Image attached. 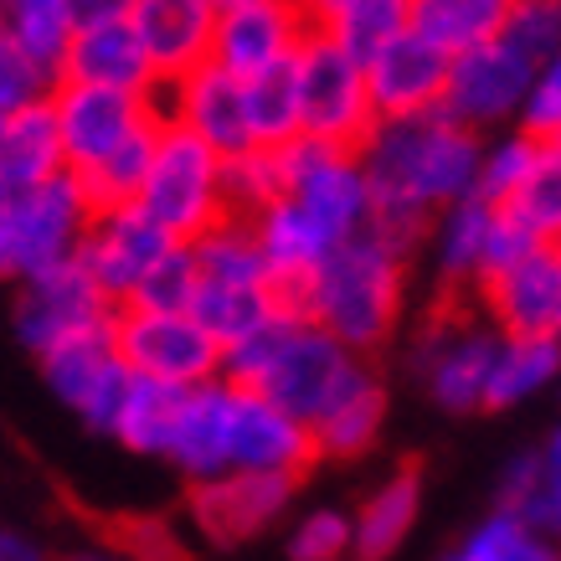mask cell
<instances>
[{"mask_svg": "<svg viewBox=\"0 0 561 561\" xmlns=\"http://www.w3.org/2000/svg\"><path fill=\"white\" fill-rule=\"evenodd\" d=\"M505 206H511L541 242H561V150L557 145H541L536 171L526 175V186L515 191Z\"/></svg>", "mask_w": 561, "mask_h": 561, "instance_id": "40", "label": "cell"}, {"mask_svg": "<svg viewBox=\"0 0 561 561\" xmlns=\"http://www.w3.org/2000/svg\"><path fill=\"white\" fill-rule=\"evenodd\" d=\"M536 454H541V490L530 494V505L520 515H526L530 526H541L551 541H561V417Z\"/></svg>", "mask_w": 561, "mask_h": 561, "instance_id": "47", "label": "cell"}, {"mask_svg": "<svg viewBox=\"0 0 561 561\" xmlns=\"http://www.w3.org/2000/svg\"><path fill=\"white\" fill-rule=\"evenodd\" d=\"M505 5L511 0H412L408 32L433 42L443 57H459V51L484 47L500 36Z\"/></svg>", "mask_w": 561, "mask_h": 561, "instance_id": "30", "label": "cell"}, {"mask_svg": "<svg viewBox=\"0 0 561 561\" xmlns=\"http://www.w3.org/2000/svg\"><path fill=\"white\" fill-rule=\"evenodd\" d=\"M551 145H557V150H561V135H557V139H551Z\"/></svg>", "mask_w": 561, "mask_h": 561, "instance_id": "57", "label": "cell"}, {"mask_svg": "<svg viewBox=\"0 0 561 561\" xmlns=\"http://www.w3.org/2000/svg\"><path fill=\"white\" fill-rule=\"evenodd\" d=\"M278 160H284V196L248 221L263 248L273 289H289L320 268L341 242L371 227V186L356 150H335L305 135L278 145Z\"/></svg>", "mask_w": 561, "mask_h": 561, "instance_id": "2", "label": "cell"}, {"mask_svg": "<svg viewBox=\"0 0 561 561\" xmlns=\"http://www.w3.org/2000/svg\"><path fill=\"white\" fill-rule=\"evenodd\" d=\"M551 341H557V345H561V314H557V330H551Z\"/></svg>", "mask_w": 561, "mask_h": 561, "instance_id": "53", "label": "cell"}, {"mask_svg": "<svg viewBox=\"0 0 561 561\" xmlns=\"http://www.w3.org/2000/svg\"><path fill=\"white\" fill-rule=\"evenodd\" d=\"M211 21H217L211 0H135L129 26L150 57L154 83L165 88L191 68L211 62Z\"/></svg>", "mask_w": 561, "mask_h": 561, "instance_id": "21", "label": "cell"}, {"mask_svg": "<svg viewBox=\"0 0 561 561\" xmlns=\"http://www.w3.org/2000/svg\"><path fill=\"white\" fill-rule=\"evenodd\" d=\"M51 83H57V78H51L47 68H36L32 57L0 32V124L11 119V114H21V108L42 103L51 93Z\"/></svg>", "mask_w": 561, "mask_h": 561, "instance_id": "44", "label": "cell"}, {"mask_svg": "<svg viewBox=\"0 0 561 561\" xmlns=\"http://www.w3.org/2000/svg\"><path fill=\"white\" fill-rule=\"evenodd\" d=\"M536 490H541V454L536 448H520V454H511V459L500 463V474H494V505L500 511L520 515Z\"/></svg>", "mask_w": 561, "mask_h": 561, "instance_id": "48", "label": "cell"}, {"mask_svg": "<svg viewBox=\"0 0 561 561\" xmlns=\"http://www.w3.org/2000/svg\"><path fill=\"white\" fill-rule=\"evenodd\" d=\"M551 253H557V263H561V242H551Z\"/></svg>", "mask_w": 561, "mask_h": 561, "instance_id": "54", "label": "cell"}, {"mask_svg": "<svg viewBox=\"0 0 561 561\" xmlns=\"http://www.w3.org/2000/svg\"><path fill=\"white\" fill-rule=\"evenodd\" d=\"M408 16H412V0H335L314 32H324L335 47H345L351 57H371L376 47H387L391 36L408 32Z\"/></svg>", "mask_w": 561, "mask_h": 561, "instance_id": "33", "label": "cell"}, {"mask_svg": "<svg viewBox=\"0 0 561 561\" xmlns=\"http://www.w3.org/2000/svg\"><path fill=\"white\" fill-rule=\"evenodd\" d=\"M490 217H494V206L484 202V196L448 202L443 211L427 217L423 242H417V248L427 253V268H433V278H438L443 294H474Z\"/></svg>", "mask_w": 561, "mask_h": 561, "instance_id": "25", "label": "cell"}, {"mask_svg": "<svg viewBox=\"0 0 561 561\" xmlns=\"http://www.w3.org/2000/svg\"><path fill=\"white\" fill-rule=\"evenodd\" d=\"M154 135H160V124H154V129H145V135H135L129 145H119L114 154H103V160L93 165V171L78 175V186L88 191V202H93V211H103V206H124V202H135L139 181H145V171H150Z\"/></svg>", "mask_w": 561, "mask_h": 561, "instance_id": "38", "label": "cell"}, {"mask_svg": "<svg viewBox=\"0 0 561 561\" xmlns=\"http://www.w3.org/2000/svg\"><path fill=\"white\" fill-rule=\"evenodd\" d=\"M5 196H11V191H5V186H0V202H5Z\"/></svg>", "mask_w": 561, "mask_h": 561, "instance_id": "56", "label": "cell"}, {"mask_svg": "<svg viewBox=\"0 0 561 561\" xmlns=\"http://www.w3.org/2000/svg\"><path fill=\"white\" fill-rule=\"evenodd\" d=\"M114 345H119L124 366L135 376L165 381V387L186 391L221 376V345L206 335L191 309H114Z\"/></svg>", "mask_w": 561, "mask_h": 561, "instance_id": "7", "label": "cell"}, {"mask_svg": "<svg viewBox=\"0 0 561 561\" xmlns=\"http://www.w3.org/2000/svg\"><path fill=\"white\" fill-rule=\"evenodd\" d=\"M0 32L11 36L36 68H47L57 78V62L68 51L72 21L62 0H0Z\"/></svg>", "mask_w": 561, "mask_h": 561, "instance_id": "36", "label": "cell"}, {"mask_svg": "<svg viewBox=\"0 0 561 561\" xmlns=\"http://www.w3.org/2000/svg\"><path fill=\"white\" fill-rule=\"evenodd\" d=\"M36 371H42L47 391L78 417V423L93 427V433H108L114 408H119L124 387H129V366H124L108 324L42 351V356H36Z\"/></svg>", "mask_w": 561, "mask_h": 561, "instance_id": "14", "label": "cell"}, {"mask_svg": "<svg viewBox=\"0 0 561 561\" xmlns=\"http://www.w3.org/2000/svg\"><path fill=\"white\" fill-rule=\"evenodd\" d=\"M454 551H459V561H561V541H551L526 515L500 511V505L474 530H463V541Z\"/></svg>", "mask_w": 561, "mask_h": 561, "instance_id": "34", "label": "cell"}, {"mask_svg": "<svg viewBox=\"0 0 561 561\" xmlns=\"http://www.w3.org/2000/svg\"><path fill=\"white\" fill-rule=\"evenodd\" d=\"M227 408H232V381L227 376H211L202 387L181 391L160 463H171L186 484L227 474Z\"/></svg>", "mask_w": 561, "mask_h": 561, "instance_id": "22", "label": "cell"}, {"mask_svg": "<svg viewBox=\"0 0 561 561\" xmlns=\"http://www.w3.org/2000/svg\"><path fill=\"white\" fill-rule=\"evenodd\" d=\"M62 5H68L72 32L103 26V21H129V11H135V0H62Z\"/></svg>", "mask_w": 561, "mask_h": 561, "instance_id": "49", "label": "cell"}, {"mask_svg": "<svg viewBox=\"0 0 561 561\" xmlns=\"http://www.w3.org/2000/svg\"><path fill=\"white\" fill-rule=\"evenodd\" d=\"M294 494H299V479H289V474H238V469H227V474H211L202 484H191L186 515L202 541L242 546L278 526L289 515Z\"/></svg>", "mask_w": 561, "mask_h": 561, "instance_id": "13", "label": "cell"}, {"mask_svg": "<svg viewBox=\"0 0 561 561\" xmlns=\"http://www.w3.org/2000/svg\"><path fill=\"white\" fill-rule=\"evenodd\" d=\"M93 221V202L78 186V175H51L42 186L5 196V242H11V284L26 273L72 263Z\"/></svg>", "mask_w": 561, "mask_h": 561, "instance_id": "9", "label": "cell"}, {"mask_svg": "<svg viewBox=\"0 0 561 561\" xmlns=\"http://www.w3.org/2000/svg\"><path fill=\"white\" fill-rule=\"evenodd\" d=\"M500 42H511L526 62H546L561 51V5L557 0H511Z\"/></svg>", "mask_w": 561, "mask_h": 561, "instance_id": "41", "label": "cell"}, {"mask_svg": "<svg viewBox=\"0 0 561 561\" xmlns=\"http://www.w3.org/2000/svg\"><path fill=\"white\" fill-rule=\"evenodd\" d=\"M515 129L536 135L541 145H551L561 135V51L536 62L526 99H520V114H515Z\"/></svg>", "mask_w": 561, "mask_h": 561, "instance_id": "45", "label": "cell"}, {"mask_svg": "<svg viewBox=\"0 0 561 561\" xmlns=\"http://www.w3.org/2000/svg\"><path fill=\"white\" fill-rule=\"evenodd\" d=\"M160 114L175 124V129H186L206 145V150H217L221 160H232L253 145V129H248V99H242V78L238 72L217 68V62H202V68H191L186 78H175L165 83L160 93Z\"/></svg>", "mask_w": 561, "mask_h": 561, "instance_id": "18", "label": "cell"}, {"mask_svg": "<svg viewBox=\"0 0 561 561\" xmlns=\"http://www.w3.org/2000/svg\"><path fill=\"white\" fill-rule=\"evenodd\" d=\"M186 248L191 263H196V278H206V284H273L263 248L253 238V221L238 217V211L211 221L202 238H191Z\"/></svg>", "mask_w": 561, "mask_h": 561, "instance_id": "32", "label": "cell"}, {"mask_svg": "<svg viewBox=\"0 0 561 561\" xmlns=\"http://www.w3.org/2000/svg\"><path fill=\"white\" fill-rule=\"evenodd\" d=\"M530 72L536 62H526L511 42H484V47H469L459 57H448V78H443V114L463 129H474L479 139L500 135V129H515V114H520V99L530 88Z\"/></svg>", "mask_w": 561, "mask_h": 561, "instance_id": "12", "label": "cell"}, {"mask_svg": "<svg viewBox=\"0 0 561 561\" xmlns=\"http://www.w3.org/2000/svg\"><path fill=\"white\" fill-rule=\"evenodd\" d=\"M561 381V345L551 335H500L484 387V412L526 408L530 397H541Z\"/></svg>", "mask_w": 561, "mask_h": 561, "instance_id": "27", "label": "cell"}, {"mask_svg": "<svg viewBox=\"0 0 561 561\" xmlns=\"http://www.w3.org/2000/svg\"><path fill=\"white\" fill-rule=\"evenodd\" d=\"M557 387H561V381H557Z\"/></svg>", "mask_w": 561, "mask_h": 561, "instance_id": "58", "label": "cell"}, {"mask_svg": "<svg viewBox=\"0 0 561 561\" xmlns=\"http://www.w3.org/2000/svg\"><path fill=\"white\" fill-rule=\"evenodd\" d=\"M175 402H181L175 387L129 371V387H124L119 408H114V423H108L103 438H114L124 454H135V459H160V454H165V438H171Z\"/></svg>", "mask_w": 561, "mask_h": 561, "instance_id": "31", "label": "cell"}, {"mask_svg": "<svg viewBox=\"0 0 561 561\" xmlns=\"http://www.w3.org/2000/svg\"><path fill=\"white\" fill-rule=\"evenodd\" d=\"M191 314H196V324H202L221 351H232V345H242L248 335H257L263 324L278 320V314H284V299H278L273 284H206V278H196Z\"/></svg>", "mask_w": 561, "mask_h": 561, "instance_id": "28", "label": "cell"}, {"mask_svg": "<svg viewBox=\"0 0 561 561\" xmlns=\"http://www.w3.org/2000/svg\"><path fill=\"white\" fill-rule=\"evenodd\" d=\"M305 36L309 16L299 0H232V5H217V21H211V62L238 78H253L294 57Z\"/></svg>", "mask_w": 561, "mask_h": 561, "instance_id": "17", "label": "cell"}, {"mask_svg": "<svg viewBox=\"0 0 561 561\" xmlns=\"http://www.w3.org/2000/svg\"><path fill=\"white\" fill-rule=\"evenodd\" d=\"M47 108L57 119V139H62V165L68 175L93 171L103 154H114L135 135L154 129L165 119L154 93H119V88H93V83H51Z\"/></svg>", "mask_w": 561, "mask_h": 561, "instance_id": "8", "label": "cell"}, {"mask_svg": "<svg viewBox=\"0 0 561 561\" xmlns=\"http://www.w3.org/2000/svg\"><path fill=\"white\" fill-rule=\"evenodd\" d=\"M536 248H551V242L536 238L511 206H494L490 232H484V257H479V284H484L490 273H500V268H511V263H520V257H530Z\"/></svg>", "mask_w": 561, "mask_h": 561, "instance_id": "46", "label": "cell"}, {"mask_svg": "<svg viewBox=\"0 0 561 561\" xmlns=\"http://www.w3.org/2000/svg\"><path fill=\"white\" fill-rule=\"evenodd\" d=\"M221 160L217 150H206L196 135L175 129L171 119H160L154 135L150 171L135 191V206L150 221H160L175 242L202 238L211 221L227 217V181H221Z\"/></svg>", "mask_w": 561, "mask_h": 561, "instance_id": "5", "label": "cell"}, {"mask_svg": "<svg viewBox=\"0 0 561 561\" xmlns=\"http://www.w3.org/2000/svg\"><path fill=\"white\" fill-rule=\"evenodd\" d=\"M289 561H351V511L314 505L289 520Z\"/></svg>", "mask_w": 561, "mask_h": 561, "instance_id": "42", "label": "cell"}, {"mask_svg": "<svg viewBox=\"0 0 561 561\" xmlns=\"http://www.w3.org/2000/svg\"><path fill=\"white\" fill-rule=\"evenodd\" d=\"M479 150L484 139L454 124L443 108L412 119H376L371 135L356 145L371 186V232L397 242L402 253H417L427 217L474 196Z\"/></svg>", "mask_w": 561, "mask_h": 561, "instance_id": "1", "label": "cell"}, {"mask_svg": "<svg viewBox=\"0 0 561 561\" xmlns=\"http://www.w3.org/2000/svg\"><path fill=\"white\" fill-rule=\"evenodd\" d=\"M408 268L412 253H402L397 242H387L381 232L366 227L351 242H341L314 273H305L299 284L278 289V299H284V309L314 320L324 335H335L345 351L371 356L402 324Z\"/></svg>", "mask_w": 561, "mask_h": 561, "instance_id": "3", "label": "cell"}, {"mask_svg": "<svg viewBox=\"0 0 561 561\" xmlns=\"http://www.w3.org/2000/svg\"><path fill=\"white\" fill-rule=\"evenodd\" d=\"M62 171H68L62 165V139H57V119H51L47 99L0 124V186L5 191L42 186V181Z\"/></svg>", "mask_w": 561, "mask_h": 561, "instance_id": "29", "label": "cell"}, {"mask_svg": "<svg viewBox=\"0 0 561 561\" xmlns=\"http://www.w3.org/2000/svg\"><path fill=\"white\" fill-rule=\"evenodd\" d=\"M294 88H299V135L356 150L371 135V99H366V68L360 57L335 47L324 32L309 26V36L294 51Z\"/></svg>", "mask_w": 561, "mask_h": 561, "instance_id": "6", "label": "cell"}, {"mask_svg": "<svg viewBox=\"0 0 561 561\" xmlns=\"http://www.w3.org/2000/svg\"><path fill=\"white\" fill-rule=\"evenodd\" d=\"M423 515V474L397 469L351 511V561H387L402 551Z\"/></svg>", "mask_w": 561, "mask_h": 561, "instance_id": "26", "label": "cell"}, {"mask_svg": "<svg viewBox=\"0 0 561 561\" xmlns=\"http://www.w3.org/2000/svg\"><path fill=\"white\" fill-rule=\"evenodd\" d=\"M51 561H135V557L114 541H83V546H72V551H62V557H51Z\"/></svg>", "mask_w": 561, "mask_h": 561, "instance_id": "51", "label": "cell"}, {"mask_svg": "<svg viewBox=\"0 0 561 561\" xmlns=\"http://www.w3.org/2000/svg\"><path fill=\"white\" fill-rule=\"evenodd\" d=\"M557 5H561V0H557Z\"/></svg>", "mask_w": 561, "mask_h": 561, "instance_id": "59", "label": "cell"}, {"mask_svg": "<svg viewBox=\"0 0 561 561\" xmlns=\"http://www.w3.org/2000/svg\"><path fill=\"white\" fill-rule=\"evenodd\" d=\"M494 351H500V330L479 309L474 314L454 309V314H438L433 324H423V335L412 345V366L423 376L427 397L443 412L463 417V412H484Z\"/></svg>", "mask_w": 561, "mask_h": 561, "instance_id": "10", "label": "cell"}, {"mask_svg": "<svg viewBox=\"0 0 561 561\" xmlns=\"http://www.w3.org/2000/svg\"><path fill=\"white\" fill-rule=\"evenodd\" d=\"M381 427H387V387H381V376H376L371 356H366L356 371L345 376V387L314 412L309 438H314L320 459H360V454L376 448Z\"/></svg>", "mask_w": 561, "mask_h": 561, "instance_id": "24", "label": "cell"}, {"mask_svg": "<svg viewBox=\"0 0 561 561\" xmlns=\"http://www.w3.org/2000/svg\"><path fill=\"white\" fill-rule=\"evenodd\" d=\"M171 248H175V238L160 221H150L135 202H124V206L93 211V221H88V232H83V248H78V263H83V273L99 284L103 299L114 309H124L135 299L139 278L171 253Z\"/></svg>", "mask_w": 561, "mask_h": 561, "instance_id": "15", "label": "cell"}, {"mask_svg": "<svg viewBox=\"0 0 561 561\" xmlns=\"http://www.w3.org/2000/svg\"><path fill=\"white\" fill-rule=\"evenodd\" d=\"M114 320V305L99 294V284L83 273V263H57V268L26 273L16 278V305H11V330L26 356H42L51 345L88 335L99 324Z\"/></svg>", "mask_w": 561, "mask_h": 561, "instance_id": "11", "label": "cell"}, {"mask_svg": "<svg viewBox=\"0 0 561 561\" xmlns=\"http://www.w3.org/2000/svg\"><path fill=\"white\" fill-rule=\"evenodd\" d=\"M366 356L345 351L335 335H324L314 320L284 309L273 324H263L257 335L242 345L221 351V376L238 387L263 391L268 402L294 412L299 423H314V412L345 387V376L356 371Z\"/></svg>", "mask_w": 561, "mask_h": 561, "instance_id": "4", "label": "cell"}, {"mask_svg": "<svg viewBox=\"0 0 561 561\" xmlns=\"http://www.w3.org/2000/svg\"><path fill=\"white\" fill-rule=\"evenodd\" d=\"M242 99H248V129H253V145H289V139H299L294 57L253 72V78H242Z\"/></svg>", "mask_w": 561, "mask_h": 561, "instance_id": "35", "label": "cell"}, {"mask_svg": "<svg viewBox=\"0 0 561 561\" xmlns=\"http://www.w3.org/2000/svg\"><path fill=\"white\" fill-rule=\"evenodd\" d=\"M62 83H93V88H119V93H160L150 72V57L139 47L129 21H103L68 36V51L57 62Z\"/></svg>", "mask_w": 561, "mask_h": 561, "instance_id": "23", "label": "cell"}, {"mask_svg": "<svg viewBox=\"0 0 561 561\" xmlns=\"http://www.w3.org/2000/svg\"><path fill=\"white\" fill-rule=\"evenodd\" d=\"M0 561H51V551L36 541L32 530L0 526Z\"/></svg>", "mask_w": 561, "mask_h": 561, "instance_id": "50", "label": "cell"}, {"mask_svg": "<svg viewBox=\"0 0 561 561\" xmlns=\"http://www.w3.org/2000/svg\"><path fill=\"white\" fill-rule=\"evenodd\" d=\"M211 5H232V0H211Z\"/></svg>", "mask_w": 561, "mask_h": 561, "instance_id": "55", "label": "cell"}, {"mask_svg": "<svg viewBox=\"0 0 561 561\" xmlns=\"http://www.w3.org/2000/svg\"><path fill=\"white\" fill-rule=\"evenodd\" d=\"M438 561H459V551H454V546H448V551H443V557Z\"/></svg>", "mask_w": 561, "mask_h": 561, "instance_id": "52", "label": "cell"}, {"mask_svg": "<svg viewBox=\"0 0 561 561\" xmlns=\"http://www.w3.org/2000/svg\"><path fill=\"white\" fill-rule=\"evenodd\" d=\"M191 294H196V263H191L186 242H175L171 253L139 278V289L129 305L135 309H191Z\"/></svg>", "mask_w": 561, "mask_h": 561, "instance_id": "43", "label": "cell"}, {"mask_svg": "<svg viewBox=\"0 0 561 561\" xmlns=\"http://www.w3.org/2000/svg\"><path fill=\"white\" fill-rule=\"evenodd\" d=\"M221 181H227V211L238 217H253L268 202L284 196V160H278V145H248L242 154H232L221 165Z\"/></svg>", "mask_w": 561, "mask_h": 561, "instance_id": "39", "label": "cell"}, {"mask_svg": "<svg viewBox=\"0 0 561 561\" xmlns=\"http://www.w3.org/2000/svg\"><path fill=\"white\" fill-rule=\"evenodd\" d=\"M360 68H366V99H371L376 119H412V114H433L443 103L448 57L417 32L391 36Z\"/></svg>", "mask_w": 561, "mask_h": 561, "instance_id": "19", "label": "cell"}, {"mask_svg": "<svg viewBox=\"0 0 561 561\" xmlns=\"http://www.w3.org/2000/svg\"><path fill=\"white\" fill-rule=\"evenodd\" d=\"M536 160H541V139L526 135V129H500V135H484L474 196H484L490 206H505L515 191L526 186V175L536 171Z\"/></svg>", "mask_w": 561, "mask_h": 561, "instance_id": "37", "label": "cell"}, {"mask_svg": "<svg viewBox=\"0 0 561 561\" xmlns=\"http://www.w3.org/2000/svg\"><path fill=\"white\" fill-rule=\"evenodd\" d=\"M474 309L500 335H551L561 314V263L551 248H536L511 268L474 284Z\"/></svg>", "mask_w": 561, "mask_h": 561, "instance_id": "20", "label": "cell"}, {"mask_svg": "<svg viewBox=\"0 0 561 561\" xmlns=\"http://www.w3.org/2000/svg\"><path fill=\"white\" fill-rule=\"evenodd\" d=\"M314 459H320V454H314L309 423H299L294 412L268 402L263 391L232 381V408H227V469H238V474L299 479Z\"/></svg>", "mask_w": 561, "mask_h": 561, "instance_id": "16", "label": "cell"}]
</instances>
